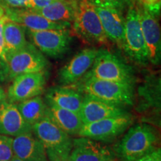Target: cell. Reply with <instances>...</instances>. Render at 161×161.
<instances>
[{"instance_id":"obj_2","label":"cell","mask_w":161,"mask_h":161,"mask_svg":"<svg viewBox=\"0 0 161 161\" xmlns=\"http://www.w3.org/2000/svg\"><path fill=\"white\" fill-rule=\"evenodd\" d=\"M158 140L154 127L140 123L128 128L123 138L114 146V152L122 161H136L159 148Z\"/></svg>"},{"instance_id":"obj_15","label":"cell","mask_w":161,"mask_h":161,"mask_svg":"<svg viewBox=\"0 0 161 161\" xmlns=\"http://www.w3.org/2000/svg\"><path fill=\"white\" fill-rule=\"evenodd\" d=\"M31 132L32 127L23 119L17 104L8 100L0 103V135L16 137Z\"/></svg>"},{"instance_id":"obj_7","label":"cell","mask_w":161,"mask_h":161,"mask_svg":"<svg viewBox=\"0 0 161 161\" xmlns=\"http://www.w3.org/2000/svg\"><path fill=\"white\" fill-rule=\"evenodd\" d=\"M125 19V24L123 51L136 63L142 65L147 64L149 61L138 9L130 5Z\"/></svg>"},{"instance_id":"obj_9","label":"cell","mask_w":161,"mask_h":161,"mask_svg":"<svg viewBox=\"0 0 161 161\" xmlns=\"http://www.w3.org/2000/svg\"><path fill=\"white\" fill-rule=\"evenodd\" d=\"M47 73L46 70L37 72L23 74L14 78L8 90L7 100L12 103L39 96L44 91Z\"/></svg>"},{"instance_id":"obj_35","label":"cell","mask_w":161,"mask_h":161,"mask_svg":"<svg viewBox=\"0 0 161 161\" xmlns=\"http://www.w3.org/2000/svg\"><path fill=\"white\" fill-rule=\"evenodd\" d=\"M69 1H71V2H75V1H77V0H69Z\"/></svg>"},{"instance_id":"obj_33","label":"cell","mask_w":161,"mask_h":161,"mask_svg":"<svg viewBox=\"0 0 161 161\" xmlns=\"http://www.w3.org/2000/svg\"><path fill=\"white\" fill-rule=\"evenodd\" d=\"M5 11H4V8L2 6H0V17H3L5 16Z\"/></svg>"},{"instance_id":"obj_18","label":"cell","mask_w":161,"mask_h":161,"mask_svg":"<svg viewBox=\"0 0 161 161\" xmlns=\"http://www.w3.org/2000/svg\"><path fill=\"white\" fill-rule=\"evenodd\" d=\"M12 147L14 157L21 161H49L43 143L32 132L13 138Z\"/></svg>"},{"instance_id":"obj_5","label":"cell","mask_w":161,"mask_h":161,"mask_svg":"<svg viewBox=\"0 0 161 161\" xmlns=\"http://www.w3.org/2000/svg\"><path fill=\"white\" fill-rule=\"evenodd\" d=\"M48 66L43 54L29 43L23 49L6 56L5 79L13 80L23 74L44 71Z\"/></svg>"},{"instance_id":"obj_16","label":"cell","mask_w":161,"mask_h":161,"mask_svg":"<svg viewBox=\"0 0 161 161\" xmlns=\"http://www.w3.org/2000/svg\"><path fill=\"white\" fill-rule=\"evenodd\" d=\"M94 6V5H93ZM101 20L107 38L123 50L125 19L120 10L109 7L94 6Z\"/></svg>"},{"instance_id":"obj_4","label":"cell","mask_w":161,"mask_h":161,"mask_svg":"<svg viewBox=\"0 0 161 161\" xmlns=\"http://www.w3.org/2000/svg\"><path fill=\"white\" fill-rule=\"evenodd\" d=\"M84 77L110 80L134 85L132 68L117 56L105 49H98L93 64Z\"/></svg>"},{"instance_id":"obj_12","label":"cell","mask_w":161,"mask_h":161,"mask_svg":"<svg viewBox=\"0 0 161 161\" xmlns=\"http://www.w3.org/2000/svg\"><path fill=\"white\" fill-rule=\"evenodd\" d=\"M97 52V49L89 48L76 54L58 72L60 83L64 86H72L78 83L92 67Z\"/></svg>"},{"instance_id":"obj_11","label":"cell","mask_w":161,"mask_h":161,"mask_svg":"<svg viewBox=\"0 0 161 161\" xmlns=\"http://www.w3.org/2000/svg\"><path fill=\"white\" fill-rule=\"evenodd\" d=\"M6 17L22 25L27 31L47 29H67L71 24L52 22L35 10L29 8H3Z\"/></svg>"},{"instance_id":"obj_19","label":"cell","mask_w":161,"mask_h":161,"mask_svg":"<svg viewBox=\"0 0 161 161\" xmlns=\"http://www.w3.org/2000/svg\"><path fill=\"white\" fill-rule=\"evenodd\" d=\"M46 104L79 114L84 95L70 86H58L50 88L46 93Z\"/></svg>"},{"instance_id":"obj_14","label":"cell","mask_w":161,"mask_h":161,"mask_svg":"<svg viewBox=\"0 0 161 161\" xmlns=\"http://www.w3.org/2000/svg\"><path fill=\"white\" fill-rule=\"evenodd\" d=\"M137 9L142 35L148 52V61L158 65L160 64L161 58L160 25L156 17L143 8Z\"/></svg>"},{"instance_id":"obj_20","label":"cell","mask_w":161,"mask_h":161,"mask_svg":"<svg viewBox=\"0 0 161 161\" xmlns=\"http://www.w3.org/2000/svg\"><path fill=\"white\" fill-rule=\"evenodd\" d=\"M46 116L69 135L78 136L84 124L79 114L52 104H47Z\"/></svg>"},{"instance_id":"obj_8","label":"cell","mask_w":161,"mask_h":161,"mask_svg":"<svg viewBox=\"0 0 161 161\" xmlns=\"http://www.w3.org/2000/svg\"><path fill=\"white\" fill-rule=\"evenodd\" d=\"M133 123L130 114L115 116L83 124L78 136L95 141L110 142L122 134Z\"/></svg>"},{"instance_id":"obj_3","label":"cell","mask_w":161,"mask_h":161,"mask_svg":"<svg viewBox=\"0 0 161 161\" xmlns=\"http://www.w3.org/2000/svg\"><path fill=\"white\" fill-rule=\"evenodd\" d=\"M32 133L43 143L49 161H69L72 139L49 117L34 125Z\"/></svg>"},{"instance_id":"obj_1","label":"cell","mask_w":161,"mask_h":161,"mask_svg":"<svg viewBox=\"0 0 161 161\" xmlns=\"http://www.w3.org/2000/svg\"><path fill=\"white\" fill-rule=\"evenodd\" d=\"M70 86L84 96L124 108L133 105L134 102V88L132 84L83 77L78 83Z\"/></svg>"},{"instance_id":"obj_25","label":"cell","mask_w":161,"mask_h":161,"mask_svg":"<svg viewBox=\"0 0 161 161\" xmlns=\"http://www.w3.org/2000/svg\"><path fill=\"white\" fill-rule=\"evenodd\" d=\"M86 1L97 7L114 8L122 11L127 6L132 5V0H86Z\"/></svg>"},{"instance_id":"obj_23","label":"cell","mask_w":161,"mask_h":161,"mask_svg":"<svg viewBox=\"0 0 161 161\" xmlns=\"http://www.w3.org/2000/svg\"><path fill=\"white\" fill-rule=\"evenodd\" d=\"M17 106L23 119L31 127L46 116L47 104L40 96L19 102Z\"/></svg>"},{"instance_id":"obj_36","label":"cell","mask_w":161,"mask_h":161,"mask_svg":"<svg viewBox=\"0 0 161 161\" xmlns=\"http://www.w3.org/2000/svg\"><path fill=\"white\" fill-rule=\"evenodd\" d=\"M0 64H4V63H3V61H2V60H0Z\"/></svg>"},{"instance_id":"obj_24","label":"cell","mask_w":161,"mask_h":161,"mask_svg":"<svg viewBox=\"0 0 161 161\" xmlns=\"http://www.w3.org/2000/svg\"><path fill=\"white\" fill-rule=\"evenodd\" d=\"M12 142L13 137L0 135V161H11L14 157Z\"/></svg>"},{"instance_id":"obj_28","label":"cell","mask_w":161,"mask_h":161,"mask_svg":"<svg viewBox=\"0 0 161 161\" xmlns=\"http://www.w3.org/2000/svg\"><path fill=\"white\" fill-rule=\"evenodd\" d=\"M8 18L5 15L3 17H0V60L5 64L6 62V54L5 49V43H4V35H3V27L4 23Z\"/></svg>"},{"instance_id":"obj_27","label":"cell","mask_w":161,"mask_h":161,"mask_svg":"<svg viewBox=\"0 0 161 161\" xmlns=\"http://www.w3.org/2000/svg\"><path fill=\"white\" fill-rule=\"evenodd\" d=\"M0 6L11 8H29V0H0Z\"/></svg>"},{"instance_id":"obj_21","label":"cell","mask_w":161,"mask_h":161,"mask_svg":"<svg viewBox=\"0 0 161 161\" xmlns=\"http://www.w3.org/2000/svg\"><path fill=\"white\" fill-rule=\"evenodd\" d=\"M76 3V1L69 0H55L49 5L36 11L50 21L71 23L75 17Z\"/></svg>"},{"instance_id":"obj_29","label":"cell","mask_w":161,"mask_h":161,"mask_svg":"<svg viewBox=\"0 0 161 161\" xmlns=\"http://www.w3.org/2000/svg\"><path fill=\"white\" fill-rule=\"evenodd\" d=\"M55 0H29V9L38 11L46 6L49 5Z\"/></svg>"},{"instance_id":"obj_6","label":"cell","mask_w":161,"mask_h":161,"mask_svg":"<svg viewBox=\"0 0 161 161\" xmlns=\"http://www.w3.org/2000/svg\"><path fill=\"white\" fill-rule=\"evenodd\" d=\"M74 29L78 35L86 41L96 44L108 43L101 20L94 6L86 0L76 3Z\"/></svg>"},{"instance_id":"obj_17","label":"cell","mask_w":161,"mask_h":161,"mask_svg":"<svg viewBox=\"0 0 161 161\" xmlns=\"http://www.w3.org/2000/svg\"><path fill=\"white\" fill-rule=\"evenodd\" d=\"M84 124L104 119L129 114L125 108L107 103L96 98L84 96L83 103L79 113Z\"/></svg>"},{"instance_id":"obj_10","label":"cell","mask_w":161,"mask_h":161,"mask_svg":"<svg viewBox=\"0 0 161 161\" xmlns=\"http://www.w3.org/2000/svg\"><path fill=\"white\" fill-rule=\"evenodd\" d=\"M27 32L31 44L49 57H60L69 49L71 37L66 29H47Z\"/></svg>"},{"instance_id":"obj_13","label":"cell","mask_w":161,"mask_h":161,"mask_svg":"<svg viewBox=\"0 0 161 161\" xmlns=\"http://www.w3.org/2000/svg\"><path fill=\"white\" fill-rule=\"evenodd\" d=\"M115 154L108 147L86 137L72 139L69 161H114Z\"/></svg>"},{"instance_id":"obj_30","label":"cell","mask_w":161,"mask_h":161,"mask_svg":"<svg viewBox=\"0 0 161 161\" xmlns=\"http://www.w3.org/2000/svg\"><path fill=\"white\" fill-rule=\"evenodd\" d=\"M136 161H161V150L159 148Z\"/></svg>"},{"instance_id":"obj_32","label":"cell","mask_w":161,"mask_h":161,"mask_svg":"<svg viewBox=\"0 0 161 161\" xmlns=\"http://www.w3.org/2000/svg\"><path fill=\"white\" fill-rule=\"evenodd\" d=\"M5 80V64H0V80Z\"/></svg>"},{"instance_id":"obj_34","label":"cell","mask_w":161,"mask_h":161,"mask_svg":"<svg viewBox=\"0 0 161 161\" xmlns=\"http://www.w3.org/2000/svg\"><path fill=\"white\" fill-rule=\"evenodd\" d=\"M11 161H21V160H19V159L16 158V157H14V158L11 159Z\"/></svg>"},{"instance_id":"obj_31","label":"cell","mask_w":161,"mask_h":161,"mask_svg":"<svg viewBox=\"0 0 161 161\" xmlns=\"http://www.w3.org/2000/svg\"><path fill=\"white\" fill-rule=\"evenodd\" d=\"M5 100H7V95H6V92L5 91V90H4L2 86H0V103Z\"/></svg>"},{"instance_id":"obj_22","label":"cell","mask_w":161,"mask_h":161,"mask_svg":"<svg viewBox=\"0 0 161 161\" xmlns=\"http://www.w3.org/2000/svg\"><path fill=\"white\" fill-rule=\"evenodd\" d=\"M26 30L22 25L8 19L4 23L3 35L6 56L23 49L29 43L25 38Z\"/></svg>"},{"instance_id":"obj_26","label":"cell","mask_w":161,"mask_h":161,"mask_svg":"<svg viewBox=\"0 0 161 161\" xmlns=\"http://www.w3.org/2000/svg\"><path fill=\"white\" fill-rule=\"evenodd\" d=\"M138 1L143 8L154 17L160 14L161 0H138Z\"/></svg>"}]
</instances>
